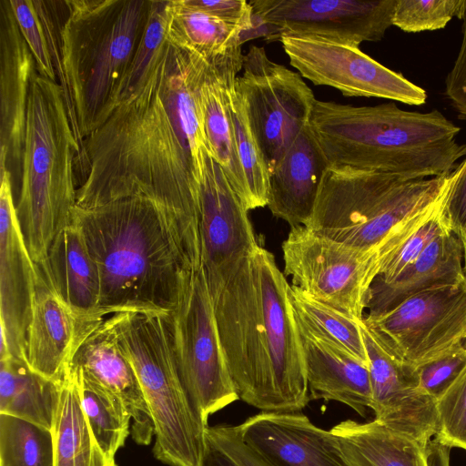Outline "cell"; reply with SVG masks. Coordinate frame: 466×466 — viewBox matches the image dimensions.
<instances>
[{
  "mask_svg": "<svg viewBox=\"0 0 466 466\" xmlns=\"http://www.w3.org/2000/svg\"><path fill=\"white\" fill-rule=\"evenodd\" d=\"M167 3L150 0L147 21L138 46L117 89L116 106L141 84L157 49L165 40Z\"/></svg>",
  "mask_w": 466,
  "mask_h": 466,
  "instance_id": "8d00e7d4",
  "label": "cell"
},
{
  "mask_svg": "<svg viewBox=\"0 0 466 466\" xmlns=\"http://www.w3.org/2000/svg\"><path fill=\"white\" fill-rule=\"evenodd\" d=\"M445 195L388 237L378 248L380 270L375 280L385 283L393 280L435 238L452 232L443 209Z\"/></svg>",
  "mask_w": 466,
  "mask_h": 466,
  "instance_id": "4dcf8cb0",
  "label": "cell"
},
{
  "mask_svg": "<svg viewBox=\"0 0 466 466\" xmlns=\"http://www.w3.org/2000/svg\"><path fill=\"white\" fill-rule=\"evenodd\" d=\"M238 429L268 466H350L332 431L299 412L262 411Z\"/></svg>",
  "mask_w": 466,
  "mask_h": 466,
  "instance_id": "ffe728a7",
  "label": "cell"
},
{
  "mask_svg": "<svg viewBox=\"0 0 466 466\" xmlns=\"http://www.w3.org/2000/svg\"><path fill=\"white\" fill-rule=\"evenodd\" d=\"M0 359L25 361L39 273L19 226L9 171L0 173Z\"/></svg>",
  "mask_w": 466,
  "mask_h": 466,
  "instance_id": "2e32d148",
  "label": "cell"
},
{
  "mask_svg": "<svg viewBox=\"0 0 466 466\" xmlns=\"http://www.w3.org/2000/svg\"><path fill=\"white\" fill-rule=\"evenodd\" d=\"M71 366L116 394L131 416L133 440L140 445L151 442L155 428L139 380L106 319L82 344Z\"/></svg>",
  "mask_w": 466,
  "mask_h": 466,
  "instance_id": "cb8c5ba5",
  "label": "cell"
},
{
  "mask_svg": "<svg viewBox=\"0 0 466 466\" xmlns=\"http://www.w3.org/2000/svg\"><path fill=\"white\" fill-rule=\"evenodd\" d=\"M248 212L222 167L208 155L199 191L198 223L212 299L258 246Z\"/></svg>",
  "mask_w": 466,
  "mask_h": 466,
  "instance_id": "9a60e30c",
  "label": "cell"
},
{
  "mask_svg": "<svg viewBox=\"0 0 466 466\" xmlns=\"http://www.w3.org/2000/svg\"><path fill=\"white\" fill-rule=\"evenodd\" d=\"M452 233L460 239L466 237V157L449 175L443 206Z\"/></svg>",
  "mask_w": 466,
  "mask_h": 466,
  "instance_id": "60d3db41",
  "label": "cell"
},
{
  "mask_svg": "<svg viewBox=\"0 0 466 466\" xmlns=\"http://www.w3.org/2000/svg\"><path fill=\"white\" fill-rule=\"evenodd\" d=\"M34 56L22 35L9 0L0 1V173L21 188L26 113Z\"/></svg>",
  "mask_w": 466,
  "mask_h": 466,
  "instance_id": "ac0fdd59",
  "label": "cell"
},
{
  "mask_svg": "<svg viewBox=\"0 0 466 466\" xmlns=\"http://www.w3.org/2000/svg\"><path fill=\"white\" fill-rule=\"evenodd\" d=\"M54 436L56 466H116L115 458L103 451L91 431L71 367L61 380Z\"/></svg>",
  "mask_w": 466,
  "mask_h": 466,
  "instance_id": "f546056e",
  "label": "cell"
},
{
  "mask_svg": "<svg viewBox=\"0 0 466 466\" xmlns=\"http://www.w3.org/2000/svg\"><path fill=\"white\" fill-rule=\"evenodd\" d=\"M244 31L190 5L187 0H168L165 39L208 60L241 47Z\"/></svg>",
  "mask_w": 466,
  "mask_h": 466,
  "instance_id": "f1b7e54d",
  "label": "cell"
},
{
  "mask_svg": "<svg viewBox=\"0 0 466 466\" xmlns=\"http://www.w3.org/2000/svg\"><path fill=\"white\" fill-rule=\"evenodd\" d=\"M243 56L239 47L213 59L199 92L203 127L210 154L222 167L240 200L243 179L236 152L228 94L242 69Z\"/></svg>",
  "mask_w": 466,
  "mask_h": 466,
  "instance_id": "484cf974",
  "label": "cell"
},
{
  "mask_svg": "<svg viewBox=\"0 0 466 466\" xmlns=\"http://www.w3.org/2000/svg\"><path fill=\"white\" fill-rule=\"evenodd\" d=\"M201 466H239L224 451L216 447L206 438V447Z\"/></svg>",
  "mask_w": 466,
  "mask_h": 466,
  "instance_id": "f6af8a7d",
  "label": "cell"
},
{
  "mask_svg": "<svg viewBox=\"0 0 466 466\" xmlns=\"http://www.w3.org/2000/svg\"><path fill=\"white\" fill-rule=\"evenodd\" d=\"M132 364L155 428V458L169 466H201L206 424L196 410L176 360L168 312L131 309L106 319Z\"/></svg>",
  "mask_w": 466,
  "mask_h": 466,
  "instance_id": "52a82bcc",
  "label": "cell"
},
{
  "mask_svg": "<svg viewBox=\"0 0 466 466\" xmlns=\"http://www.w3.org/2000/svg\"><path fill=\"white\" fill-rule=\"evenodd\" d=\"M284 271L313 299L362 320L380 270L378 249L350 247L305 226L291 228L282 244Z\"/></svg>",
  "mask_w": 466,
  "mask_h": 466,
  "instance_id": "30bf717a",
  "label": "cell"
},
{
  "mask_svg": "<svg viewBox=\"0 0 466 466\" xmlns=\"http://www.w3.org/2000/svg\"><path fill=\"white\" fill-rule=\"evenodd\" d=\"M206 438L239 466H268L242 440L238 425L208 426Z\"/></svg>",
  "mask_w": 466,
  "mask_h": 466,
  "instance_id": "b9f144b4",
  "label": "cell"
},
{
  "mask_svg": "<svg viewBox=\"0 0 466 466\" xmlns=\"http://www.w3.org/2000/svg\"><path fill=\"white\" fill-rule=\"evenodd\" d=\"M19 30L35 61L39 75L56 81L48 45L33 0H9Z\"/></svg>",
  "mask_w": 466,
  "mask_h": 466,
  "instance_id": "f35d334b",
  "label": "cell"
},
{
  "mask_svg": "<svg viewBox=\"0 0 466 466\" xmlns=\"http://www.w3.org/2000/svg\"><path fill=\"white\" fill-rule=\"evenodd\" d=\"M328 162L309 126L269 173L267 207L290 228L309 221Z\"/></svg>",
  "mask_w": 466,
  "mask_h": 466,
  "instance_id": "7402d4cb",
  "label": "cell"
},
{
  "mask_svg": "<svg viewBox=\"0 0 466 466\" xmlns=\"http://www.w3.org/2000/svg\"><path fill=\"white\" fill-rule=\"evenodd\" d=\"M211 61L163 41L141 84L85 138L76 207L145 197L198 218L211 155L199 92Z\"/></svg>",
  "mask_w": 466,
  "mask_h": 466,
  "instance_id": "6da1fadb",
  "label": "cell"
},
{
  "mask_svg": "<svg viewBox=\"0 0 466 466\" xmlns=\"http://www.w3.org/2000/svg\"><path fill=\"white\" fill-rule=\"evenodd\" d=\"M461 20L462 40L453 66L445 79V96L458 117L466 120V9Z\"/></svg>",
  "mask_w": 466,
  "mask_h": 466,
  "instance_id": "ee69618b",
  "label": "cell"
},
{
  "mask_svg": "<svg viewBox=\"0 0 466 466\" xmlns=\"http://www.w3.org/2000/svg\"><path fill=\"white\" fill-rule=\"evenodd\" d=\"M463 250L466 253V237L461 240Z\"/></svg>",
  "mask_w": 466,
  "mask_h": 466,
  "instance_id": "bcb514c9",
  "label": "cell"
},
{
  "mask_svg": "<svg viewBox=\"0 0 466 466\" xmlns=\"http://www.w3.org/2000/svg\"><path fill=\"white\" fill-rule=\"evenodd\" d=\"M465 9L466 0H397L392 25L408 33L434 31L461 19Z\"/></svg>",
  "mask_w": 466,
  "mask_h": 466,
  "instance_id": "d590c367",
  "label": "cell"
},
{
  "mask_svg": "<svg viewBox=\"0 0 466 466\" xmlns=\"http://www.w3.org/2000/svg\"><path fill=\"white\" fill-rule=\"evenodd\" d=\"M37 267L44 281L68 304L86 311H105L100 308L101 280L96 263L73 220L58 233L46 259Z\"/></svg>",
  "mask_w": 466,
  "mask_h": 466,
  "instance_id": "4316f807",
  "label": "cell"
},
{
  "mask_svg": "<svg viewBox=\"0 0 466 466\" xmlns=\"http://www.w3.org/2000/svg\"><path fill=\"white\" fill-rule=\"evenodd\" d=\"M362 333L369 357L374 420L418 441H431L437 429L436 400L420 389L415 367L389 353L363 321Z\"/></svg>",
  "mask_w": 466,
  "mask_h": 466,
  "instance_id": "d6986e66",
  "label": "cell"
},
{
  "mask_svg": "<svg viewBox=\"0 0 466 466\" xmlns=\"http://www.w3.org/2000/svg\"><path fill=\"white\" fill-rule=\"evenodd\" d=\"M60 394L61 381L43 378L13 356L0 359V413L54 431Z\"/></svg>",
  "mask_w": 466,
  "mask_h": 466,
  "instance_id": "83f0119b",
  "label": "cell"
},
{
  "mask_svg": "<svg viewBox=\"0 0 466 466\" xmlns=\"http://www.w3.org/2000/svg\"><path fill=\"white\" fill-rule=\"evenodd\" d=\"M350 466H450L451 448L420 441L376 420H346L330 429Z\"/></svg>",
  "mask_w": 466,
  "mask_h": 466,
  "instance_id": "603a6c76",
  "label": "cell"
},
{
  "mask_svg": "<svg viewBox=\"0 0 466 466\" xmlns=\"http://www.w3.org/2000/svg\"><path fill=\"white\" fill-rule=\"evenodd\" d=\"M71 127L84 140L116 106L146 26L150 0H35Z\"/></svg>",
  "mask_w": 466,
  "mask_h": 466,
  "instance_id": "277c9868",
  "label": "cell"
},
{
  "mask_svg": "<svg viewBox=\"0 0 466 466\" xmlns=\"http://www.w3.org/2000/svg\"><path fill=\"white\" fill-rule=\"evenodd\" d=\"M76 371L81 405L91 431L103 451L115 458L130 433L131 416L124 401L113 391L86 375Z\"/></svg>",
  "mask_w": 466,
  "mask_h": 466,
  "instance_id": "1f68e13d",
  "label": "cell"
},
{
  "mask_svg": "<svg viewBox=\"0 0 466 466\" xmlns=\"http://www.w3.org/2000/svg\"><path fill=\"white\" fill-rule=\"evenodd\" d=\"M229 111L243 179L241 202L248 211L268 205L269 172L249 126L246 105L236 81L229 88Z\"/></svg>",
  "mask_w": 466,
  "mask_h": 466,
  "instance_id": "d6a6232c",
  "label": "cell"
},
{
  "mask_svg": "<svg viewBox=\"0 0 466 466\" xmlns=\"http://www.w3.org/2000/svg\"><path fill=\"white\" fill-rule=\"evenodd\" d=\"M362 321L394 358L418 367L465 344L466 285L423 291Z\"/></svg>",
  "mask_w": 466,
  "mask_h": 466,
  "instance_id": "7c38bea8",
  "label": "cell"
},
{
  "mask_svg": "<svg viewBox=\"0 0 466 466\" xmlns=\"http://www.w3.org/2000/svg\"><path fill=\"white\" fill-rule=\"evenodd\" d=\"M309 128L329 168L390 174L404 181L448 176L466 157L461 128L441 112L394 102L354 106L316 100Z\"/></svg>",
  "mask_w": 466,
  "mask_h": 466,
  "instance_id": "5b68a950",
  "label": "cell"
},
{
  "mask_svg": "<svg viewBox=\"0 0 466 466\" xmlns=\"http://www.w3.org/2000/svg\"><path fill=\"white\" fill-rule=\"evenodd\" d=\"M437 429L434 440L449 448L466 451V367L436 400Z\"/></svg>",
  "mask_w": 466,
  "mask_h": 466,
  "instance_id": "74e56055",
  "label": "cell"
},
{
  "mask_svg": "<svg viewBox=\"0 0 466 466\" xmlns=\"http://www.w3.org/2000/svg\"><path fill=\"white\" fill-rule=\"evenodd\" d=\"M0 466H56L54 431L0 413Z\"/></svg>",
  "mask_w": 466,
  "mask_h": 466,
  "instance_id": "e575fe53",
  "label": "cell"
},
{
  "mask_svg": "<svg viewBox=\"0 0 466 466\" xmlns=\"http://www.w3.org/2000/svg\"><path fill=\"white\" fill-rule=\"evenodd\" d=\"M452 285H466L463 249L452 233L435 238L423 252L390 282L373 281L368 315L386 312L423 291Z\"/></svg>",
  "mask_w": 466,
  "mask_h": 466,
  "instance_id": "d4e9b609",
  "label": "cell"
},
{
  "mask_svg": "<svg viewBox=\"0 0 466 466\" xmlns=\"http://www.w3.org/2000/svg\"><path fill=\"white\" fill-rule=\"evenodd\" d=\"M236 79L252 133L270 173L296 137L309 126L315 96L302 76L251 46Z\"/></svg>",
  "mask_w": 466,
  "mask_h": 466,
  "instance_id": "8fae6325",
  "label": "cell"
},
{
  "mask_svg": "<svg viewBox=\"0 0 466 466\" xmlns=\"http://www.w3.org/2000/svg\"><path fill=\"white\" fill-rule=\"evenodd\" d=\"M208 14L238 27L245 33L254 29L252 7L245 0H187ZM244 38V36H243Z\"/></svg>",
  "mask_w": 466,
  "mask_h": 466,
  "instance_id": "7bdbcfd3",
  "label": "cell"
},
{
  "mask_svg": "<svg viewBox=\"0 0 466 466\" xmlns=\"http://www.w3.org/2000/svg\"><path fill=\"white\" fill-rule=\"evenodd\" d=\"M168 323L182 381L208 424L211 414L239 397L220 344L203 265L188 275L176 307L168 312Z\"/></svg>",
  "mask_w": 466,
  "mask_h": 466,
  "instance_id": "9c48e42d",
  "label": "cell"
},
{
  "mask_svg": "<svg viewBox=\"0 0 466 466\" xmlns=\"http://www.w3.org/2000/svg\"><path fill=\"white\" fill-rule=\"evenodd\" d=\"M101 280L108 316L131 309L170 312L188 275L203 265L198 218L145 197L75 207Z\"/></svg>",
  "mask_w": 466,
  "mask_h": 466,
  "instance_id": "3957f363",
  "label": "cell"
},
{
  "mask_svg": "<svg viewBox=\"0 0 466 466\" xmlns=\"http://www.w3.org/2000/svg\"><path fill=\"white\" fill-rule=\"evenodd\" d=\"M289 291L274 256L258 244L213 299L238 395L262 411L299 412L310 400Z\"/></svg>",
  "mask_w": 466,
  "mask_h": 466,
  "instance_id": "7a4b0ae2",
  "label": "cell"
},
{
  "mask_svg": "<svg viewBox=\"0 0 466 466\" xmlns=\"http://www.w3.org/2000/svg\"><path fill=\"white\" fill-rule=\"evenodd\" d=\"M466 367V345L415 367L420 389L437 400Z\"/></svg>",
  "mask_w": 466,
  "mask_h": 466,
  "instance_id": "ab89813d",
  "label": "cell"
},
{
  "mask_svg": "<svg viewBox=\"0 0 466 466\" xmlns=\"http://www.w3.org/2000/svg\"><path fill=\"white\" fill-rule=\"evenodd\" d=\"M397 0H252L254 28L267 36L319 38L359 46L380 41L392 25Z\"/></svg>",
  "mask_w": 466,
  "mask_h": 466,
  "instance_id": "4fadbf2b",
  "label": "cell"
},
{
  "mask_svg": "<svg viewBox=\"0 0 466 466\" xmlns=\"http://www.w3.org/2000/svg\"><path fill=\"white\" fill-rule=\"evenodd\" d=\"M465 345H466V340H465Z\"/></svg>",
  "mask_w": 466,
  "mask_h": 466,
  "instance_id": "7dc6e473",
  "label": "cell"
},
{
  "mask_svg": "<svg viewBox=\"0 0 466 466\" xmlns=\"http://www.w3.org/2000/svg\"><path fill=\"white\" fill-rule=\"evenodd\" d=\"M297 324L310 400L339 401L365 418L371 406L369 365L298 319Z\"/></svg>",
  "mask_w": 466,
  "mask_h": 466,
  "instance_id": "44dd1931",
  "label": "cell"
},
{
  "mask_svg": "<svg viewBox=\"0 0 466 466\" xmlns=\"http://www.w3.org/2000/svg\"><path fill=\"white\" fill-rule=\"evenodd\" d=\"M81 150L57 81L37 73L31 81L21 188L15 203L19 226L33 260L43 262L76 206L75 162Z\"/></svg>",
  "mask_w": 466,
  "mask_h": 466,
  "instance_id": "8992f818",
  "label": "cell"
},
{
  "mask_svg": "<svg viewBox=\"0 0 466 466\" xmlns=\"http://www.w3.org/2000/svg\"><path fill=\"white\" fill-rule=\"evenodd\" d=\"M107 317L103 310L86 311L68 304L39 273L26 335L25 363L43 378L60 382L82 344Z\"/></svg>",
  "mask_w": 466,
  "mask_h": 466,
  "instance_id": "e0dca14e",
  "label": "cell"
},
{
  "mask_svg": "<svg viewBox=\"0 0 466 466\" xmlns=\"http://www.w3.org/2000/svg\"><path fill=\"white\" fill-rule=\"evenodd\" d=\"M289 64L316 86L338 89L346 96L385 98L420 106L426 91L363 53L359 46L319 38L282 35Z\"/></svg>",
  "mask_w": 466,
  "mask_h": 466,
  "instance_id": "5bb4252c",
  "label": "cell"
},
{
  "mask_svg": "<svg viewBox=\"0 0 466 466\" xmlns=\"http://www.w3.org/2000/svg\"><path fill=\"white\" fill-rule=\"evenodd\" d=\"M289 297L298 321L312 333L341 346L369 365L362 320L313 299L292 285Z\"/></svg>",
  "mask_w": 466,
  "mask_h": 466,
  "instance_id": "836d02e7",
  "label": "cell"
},
{
  "mask_svg": "<svg viewBox=\"0 0 466 466\" xmlns=\"http://www.w3.org/2000/svg\"><path fill=\"white\" fill-rule=\"evenodd\" d=\"M449 175L404 181L390 174L329 167L305 227L350 247L378 249L443 198Z\"/></svg>",
  "mask_w": 466,
  "mask_h": 466,
  "instance_id": "ba28073f",
  "label": "cell"
}]
</instances>
